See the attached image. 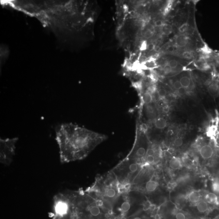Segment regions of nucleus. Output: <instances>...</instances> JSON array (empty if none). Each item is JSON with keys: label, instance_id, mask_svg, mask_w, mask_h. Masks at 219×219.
<instances>
[{"label": "nucleus", "instance_id": "obj_6", "mask_svg": "<svg viewBox=\"0 0 219 219\" xmlns=\"http://www.w3.org/2000/svg\"><path fill=\"white\" fill-rule=\"evenodd\" d=\"M208 91L211 96L217 97L219 95V85L216 83H211L208 87Z\"/></svg>", "mask_w": 219, "mask_h": 219}, {"label": "nucleus", "instance_id": "obj_5", "mask_svg": "<svg viewBox=\"0 0 219 219\" xmlns=\"http://www.w3.org/2000/svg\"><path fill=\"white\" fill-rule=\"evenodd\" d=\"M175 44L179 47L182 48L187 45L189 41V38L188 36L184 34L178 36L175 38Z\"/></svg>", "mask_w": 219, "mask_h": 219}, {"label": "nucleus", "instance_id": "obj_21", "mask_svg": "<svg viewBox=\"0 0 219 219\" xmlns=\"http://www.w3.org/2000/svg\"><path fill=\"white\" fill-rule=\"evenodd\" d=\"M163 71L165 74H168L170 73L172 71V68L168 64H166L163 68Z\"/></svg>", "mask_w": 219, "mask_h": 219}, {"label": "nucleus", "instance_id": "obj_34", "mask_svg": "<svg viewBox=\"0 0 219 219\" xmlns=\"http://www.w3.org/2000/svg\"><path fill=\"white\" fill-rule=\"evenodd\" d=\"M154 48L155 46L153 44H149L148 46V50L150 51H153V50L154 49Z\"/></svg>", "mask_w": 219, "mask_h": 219}, {"label": "nucleus", "instance_id": "obj_27", "mask_svg": "<svg viewBox=\"0 0 219 219\" xmlns=\"http://www.w3.org/2000/svg\"><path fill=\"white\" fill-rule=\"evenodd\" d=\"M176 219H186L185 216L183 213L179 212L176 214Z\"/></svg>", "mask_w": 219, "mask_h": 219}, {"label": "nucleus", "instance_id": "obj_19", "mask_svg": "<svg viewBox=\"0 0 219 219\" xmlns=\"http://www.w3.org/2000/svg\"><path fill=\"white\" fill-rule=\"evenodd\" d=\"M188 28V24L187 23H183L182 25L180 26L179 28V31L180 33H184L187 30Z\"/></svg>", "mask_w": 219, "mask_h": 219}, {"label": "nucleus", "instance_id": "obj_32", "mask_svg": "<svg viewBox=\"0 0 219 219\" xmlns=\"http://www.w3.org/2000/svg\"><path fill=\"white\" fill-rule=\"evenodd\" d=\"M167 50L168 52L173 53L175 51V48H174L173 46H169L168 47Z\"/></svg>", "mask_w": 219, "mask_h": 219}, {"label": "nucleus", "instance_id": "obj_2", "mask_svg": "<svg viewBox=\"0 0 219 219\" xmlns=\"http://www.w3.org/2000/svg\"><path fill=\"white\" fill-rule=\"evenodd\" d=\"M86 190L103 201L112 211L122 193L118 179L111 170L97 176L94 182Z\"/></svg>", "mask_w": 219, "mask_h": 219}, {"label": "nucleus", "instance_id": "obj_10", "mask_svg": "<svg viewBox=\"0 0 219 219\" xmlns=\"http://www.w3.org/2000/svg\"><path fill=\"white\" fill-rule=\"evenodd\" d=\"M205 199L207 202L209 204H215L218 202L217 195L213 193H209L206 194Z\"/></svg>", "mask_w": 219, "mask_h": 219}, {"label": "nucleus", "instance_id": "obj_23", "mask_svg": "<svg viewBox=\"0 0 219 219\" xmlns=\"http://www.w3.org/2000/svg\"><path fill=\"white\" fill-rule=\"evenodd\" d=\"M166 95V91L165 90L161 89L159 91L158 95L159 97L161 98H164Z\"/></svg>", "mask_w": 219, "mask_h": 219}, {"label": "nucleus", "instance_id": "obj_28", "mask_svg": "<svg viewBox=\"0 0 219 219\" xmlns=\"http://www.w3.org/2000/svg\"><path fill=\"white\" fill-rule=\"evenodd\" d=\"M155 24L156 26H158V27H162L164 24L162 20H158L156 21Z\"/></svg>", "mask_w": 219, "mask_h": 219}, {"label": "nucleus", "instance_id": "obj_16", "mask_svg": "<svg viewBox=\"0 0 219 219\" xmlns=\"http://www.w3.org/2000/svg\"><path fill=\"white\" fill-rule=\"evenodd\" d=\"M143 100L144 103L148 104L151 102L152 100V97L149 93H146L143 96Z\"/></svg>", "mask_w": 219, "mask_h": 219}, {"label": "nucleus", "instance_id": "obj_3", "mask_svg": "<svg viewBox=\"0 0 219 219\" xmlns=\"http://www.w3.org/2000/svg\"><path fill=\"white\" fill-rule=\"evenodd\" d=\"M18 138L0 139V162L5 165H10L15 155Z\"/></svg>", "mask_w": 219, "mask_h": 219}, {"label": "nucleus", "instance_id": "obj_22", "mask_svg": "<svg viewBox=\"0 0 219 219\" xmlns=\"http://www.w3.org/2000/svg\"><path fill=\"white\" fill-rule=\"evenodd\" d=\"M168 64L170 66L171 68H172V69H174L178 66V62L175 60H171L170 61Z\"/></svg>", "mask_w": 219, "mask_h": 219}, {"label": "nucleus", "instance_id": "obj_1", "mask_svg": "<svg viewBox=\"0 0 219 219\" xmlns=\"http://www.w3.org/2000/svg\"><path fill=\"white\" fill-rule=\"evenodd\" d=\"M56 140L61 163L83 160L106 136L72 123H62L55 128Z\"/></svg>", "mask_w": 219, "mask_h": 219}, {"label": "nucleus", "instance_id": "obj_8", "mask_svg": "<svg viewBox=\"0 0 219 219\" xmlns=\"http://www.w3.org/2000/svg\"><path fill=\"white\" fill-rule=\"evenodd\" d=\"M169 165L172 169L174 170L179 169L181 167V162L180 159L176 157H173L171 159Z\"/></svg>", "mask_w": 219, "mask_h": 219}, {"label": "nucleus", "instance_id": "obj_14", "mask_svg": "<svg viewBox=\"0 0 219 219\" xmlns=\"http://www.w3.org/2000/svg\"><path fill=\"white\" fill-rule=\"evenodd\" d=\"M180 82L182 87L186 88L188 87L190 84V79L187 76H184L180 79Z\"/></svg>", "mask_w": 219, "mask_h": 219}, {"label": "nucleus", "instance_id": "obj_12", "mask_svg": "<svg viewBox=\"0 0 219 219\" xmlns=\"http://www.w3.org/2000/svg\"><path fill=\"white\" fill-rule=\"evenodd\" d=\"M197 209L198 211L200 213H204L208 209V205L205 201H201L198 204Z\"/></svg>", "mask_w": 219, "mask_h": 219}, {"label": "nucleus", "instance_id": "obj_7", "mask_svg": "<svg viewBox=\"0 0 219 219\" xmlns=\"http://www.w3.org/2000/svg\"><path fill=\"white\" fill-rule=\"evenodd\" d=\"M158 186V184L156 181L151 179L146 183L145 185V190L148 192H153L156 190Z\"/></svg>", "mask_w": 219, "mask_h": 219}, {"label": "nucleus", "instance_id": "obj_17", "mask_svg": "<svg viewBox=\"0 0 219 219\" xmlns=\"http://www.w3.org/2000/svg\"><path fill=\"white\" fill-rule=\"evenodd\" d=\"M172 5H173V2L171 1L168 2V4L165 6L164 11H163V14L164 15H166L170 12L171 9Z\"/></svg>", "mask_w": 219, "mask_h": 219}, {"label": "nucleus", "instance_id": "obj_9", "mask_svg": "<svg viewBox=\"0 0 219 219\" xmlns=\"http://www.w3.org/2000/svg\"><path fill=\"white\" fill-rule=\"evenodd\" d=\"M200 195L199 192L196 191H193L189 194L188 196L189 200L192 203L198 202L200 199Z\"/></svg>", "mask_w": 219, "mask_h": 219}, {"label": "nucleus", "instance_id": "obj_31", "mask_svg": "<svg viewBox=\"0 0 219 219\" xmlns=\"http://www.w3.org/2000/svg\"><path fill=\"white\" fill-rule=\"evenodd\" d=\"M178 93L180 95H183L186 92V88L183 87L180 88V89L178 90Z\"/></svg>", "mask_w": 219, "mask_h": 219}, {"label": "nucleus", "instance_id": "obj_33", "mask_svg": "<svg viewBox=\"0 0 219 219\" xmlns=\"http://www.w3.org/2000/svg\"><path fill=\"white\" fill-rule=\"evenodd\" d=\"M170 110V108L168 106H165L163 108V111L165 113H168Z\"/></svg>", "mask_w": 219, "mask_h": 219}, {"label": "nucleus", "instance_id": "obj_29", "mask_svg": "<svg viewBox=\"0 0 219 219\" xmlns=\"http://www.w3.org/2000/svg\"><path fill=\"white\" fill-rule=\"evenodd\" d=\"M177 185V183L176 182L170 183L168 184V188L169 189H173L176 187Z\"/></svg>", "mask_w": 219, "mask_h": 219}, {"label": "nucleus", "instance_id": "obj_25", "mask_svg": "<svg viewBox=\"0 0 219 219\" xmlns=\"http://www.w3.org/2000/svg\"><path fill=\"white\" fill-rule=\"evenodd\" d=\"M155 153V151L153 148H149L146 151V155L147 156H153Z\"/></svg>", "mask_w": 219, "mask_h": 219}, {"label": "nucleus", "instance_id": "obj_20", "mask_svg": "<svg viewBox=\"0 0 219 219\" xmlns=\"http://www.w3.org/2000/svg\"><path fill=\"white\" fill-rule=\"evenodd\" d=\"M146 161L147 163L149 164H153L155 161V159L154 156H147L146 158Z\"/></svg>", "mask_w": 219, "mask_h": 219}, {"label": "nucleus", "instance_id": "obj_4", "mask_svg": "<svg viewBox=\"0 0 219 219\" xmlns=\"http://www.w3.org/2000/svg\"><path fill=\"white\" fill-rule=\"evenodd\" d=\"M213 150L212 147L209 145L203 146L200 151V153L203 158L208 159L211 158L213 155Z\"/></svg>", "mask_w": 219, "mask_h": 219}, {"label": "nucleus", "instance_id": "obj_30", "mask_svg": "<svg viewBox=\"0 0 219 219\" xmlns=\"http://www.w3.org/2000/svg\"><path fill=\"white\" fill-rule=\"evenodd\" d=\"M141 129H142V131L146 132L148 130V127L147 125L145 123H142L141 125Z\"/></svg>", "mask_w": 219, "mask_h": 219}, {"label": "nucleus", "instance_id": "obj_24", "mask_svg": "<svg viewBox=\"0 0 219 219\" xmlns=\"http://www.w3.org/2000/svg\"><path fill=\"white\" fill-rule=\"evenodd\" d=\"M175 146L177 147H180L183 144V140L180 138H177L175 141Z\"/></svg>", "mask_w": 219, "mask_h": 219}, {"label": "nucleus", "instance_id": "obj_18", "mask_svg": "<svg viewBox=\"0 0 219 219\" xmlns=\"http://www.w3.org/2000/svg\"><path fill=\"white\" fill-rule=\"evenodd\" d=\"M182 56L186 59H192L193 57V54L190 51H186L182 53Z\"/></svg>", "mask_w": 219, "mask_h": 219}, {"label": "nucleus", "instance_id": "obj_35", "mask_svg": "<svg viewBox=\"0 0 219 219\" xmlns=\"http://www.w3.org/2000/svg\"><path fill=\"white\" fill-rule=\"evenodd\" d=\"M133 219H142V218L139 217H136L133 218Z\"/></svg>", "mask_w": 219, "mask_h": 219}, {"label": "nucleus", "instance_id": "obj_26", "mask_svg": "<svg viewBox=\"0 0 219 219\" xmlns=\"http://www.w3.org/2000/svg\"><path fill=\"white\" fill-rule=\"evenodd\" d=\"M173 85L175 88H176V89L177 90H179V89H180V88L182 87L180 81H175V83H174Z\"/></svg>", "mask_w": 219, "mask_h": 219}, {"label": "nucleus", "instance_id": "obj_13", "mask_svg": "<svg viewBox=\"0 0 219 219\" xmlns=\"http://www.w3.org/2000/svg\"><path fill=\"white\" fill-rule=\"evenodd\" d=\"M162 27V32L164 35H170L173 32V27L170 24H164Z\"/></svg>", "mask_w": 219, "mask_h": 219}, {"label": "nucleus", "instance_id": "obj_15", "mask_svg": "<svg viewBox=\"0 0 219 219\" xmlns=\"http://www.w3.org/2000/svg\"><path fill=\"white\" fill-rule=\"evenodd\" d=\"M153 27H148L144 33V36L145 38L148 39L151 38L153 35Z\"/></svg>", "mask_w": 219, "mask_h": 219}, {"label": "nucleus", "instance_id": "obj_11", "mask_svg": "<svg viewBox=\"0 0 219 219\" xmlns=\"http://www.w3.org/2000/svg\"><path fill=\"white\" fill-rule=\"evenodd\" d=\"M155 126L158 129H163L167 126V122L164 118H159L156 121Z\"/></svg>", "mask_w": 219, "mask_h": 219}]
</instances>
